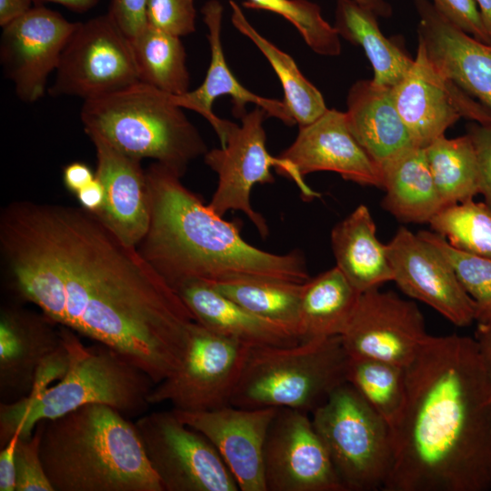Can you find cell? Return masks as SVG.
<instances>
[{
	"instance_id": "cell-6",
	"label": "cell",
	"mask_w": 491,
	"mask_h": 491,
	"mask_svg": "<svg viewBox=\"0 0 491 491\" xmlns=\"http://www.w3.org/2000/svg\"><path fill=\"white\" fill-rule=\"evenodd\" d=\"M85 132H95L122 153L150 158L183 176L207 146L174 95L138 81L84 101Z\"/></svg>"
},
{
	"instance_id": "cell-47",
	"label": "cell",
	"mask_w": 491,
	"mask_h": 491,
	"mask_svg": "<svg viewBox=\"0 0 491 491\" xmlns=\"http://www.w3.org/2000/svg\"><path fill=\"white\" fill-rule=\"evenodd\" d=\"M34 0H0V25L5 26L27 13Z\"/></svg>"
},
{
	"instance_id": "cell-34",
	"label": "cell",
	"mask_w": 491,
	"mask_h": 491,
	"mask_svg": "<svg viewBox=\"0 0 491 491\" xmlns=\"http://www.w3.org/2000/svg\"><path fill=\"white\" fill-rule=\"evenodd\" d=\"M347 383L392 426L406 401V367L360 357H351Z\"/></svg>"
},
{
	"instance_id": "cell-18",
	"label": "cell",
	"mask_w": 491,
	"mask_h": 491,
	"mask_svg": "<svg viewBox=\"0 0 491 491\" xmlns=\"http://www.w3.org/2000/svg\"><path fill=\"white\" fill-rule=\"evenodd\" d=\"M172 409L184 423L209 439L240 491H266L263 450L278 408H242L229 405L202 412Z\"/></svg>"
},
{
	"instance_id": "cell-48",
	"label": "cell",
	"mask_w": 491,
	"mask_h": 491,
	"mask_svg": "<svg viewBox=\"0 0 491 491\" xmlns=\"http://www.w3.org/2000/svg\"><path fill=\"white\" fill-rule=\"evenodd\" d=\"M361 5L373 11L377 16L390 17L393 13L391 5L386 0H355Z\"/></svg>"
},
{
	"instance_id": "cell-36",
	"label": "cell",
	"mask_w": 491,
	"mask_h": 491,
	"mask_svg": "<svg viewBox=\"0 0 491 491\" xmlns=\"http://www.w3.org/2000/svg\"><path fill=\"white\" fill-rule=\"evenodd\" d=\"M249 9L266 10L280 15L300 33L306 45L316 54L336 56L341 53L340 36L321 15L318 5L308 0H246Z\"/></svg>"
},
{
	"instance_id": "cell-45",
	"label": "cell",
	"mask_w": 491,
	"mask_h": 491,
	"mask_svg": "<svg viewBox=\"0 0 491 491\" xmlns=\"http://www.w3.org/2000/svg\"><path fill=\"white\" fill-rule=\"evenodd\" d=\"M80 206L84 209L98 214L105 204V190L101 182L95 178L75 194Z\"/></svg>"
},
{
	"instance_id": "cell-13",
	"label": "cell",
	"mask_w": 491,
	"mask_h": 491,
	"mask_svg": "<svg viewBox=\"0 0 491 491\" xmlns=\"http://www.w3.org/2000/svg\"><path fill=\"white\" fill-rule=\"evenodd\" d=\"M396 107L414 143L425 148L465 117L491 125V109L446 77L418 42L412 65L391 87Z\"/></svg>"
},
{
	"instance_id": "cell-23",
	"label": "cell",
	"mask_w": 491,
	"mask_h": 491,
	"mask_svg": "<svg viewBox=\"0 0 491 491\" xmlns=\"http://www.w3.org/2000/svg\"><path fill=\"white\" fill-rule=\"evenodd\" d=\"M223 6L217 0H209L203 8L204 22L207 28V40L211 58L203 83L194 91L174 95L183 108L193 110L204 116L215 131L221 145L230 123L216 116L212 110L215 99L221 95L232 98L233 114L240 119L246 113V105L263 108L269 117H276L287 125H296L283 100L258 95L246 89L233 75L227 65L221 41Z\"/></svg>"
},
{
	"instance_id": "cell-14",
	"label": "cell",
	"mask_w": 491,
	"mask_h": 491,
	"mask_svg": "<svg viewBox=\"0 0 491 491\" xmlns=\"http://www.w3.org/2000/svg\"><path fill=\"white\" fill-rule=\"evenodd\" d=\"M266 491H346L309 413L278 408L264 444Z\"/></svg>"
},
{
	"instance_id": "cell-12",
	"label": "cell",
	"mask_w": 491,
	"mask_h": 491,
	"mask_svg": "<svg viewBox=\"0 0 491 491\" xmlns=\"http://www.w3.org/2000/svg\"><path fill=\"white\" fill-rule=\"evenodd\" d=\"M138 81L131 39L107 12L77 23L62 52L48 93L85 101Z\"/></svg>"
},
{
	"instance_id": "cell-41",
	"label": "cell",
	"mask_w": 491,
	"mask_h": 491,
	"mask_svg": "<svg viewBox=\"0 0 491 491\" xmlns=\"http://www.w3.org/2000/svg\"><path fill=\"white\" fill-rule=\"evenodd\" d=\"M476 148L480 181V195L491 208V125L473 124L467 133Z\"/></svg>"
},
{
	"instance_id": "cell-38",
	"label": "cell",
	"mask_w": 491,
	"mask_h": 491,
	"mask_svg": "<svg viewBox=\"0 0 491 491\" xmlns=\"http://www.w3.org/2000/svg\"><path fill=\"white\" fill-rule=\"evenodd\" d=\"M42 422L28 438L19 437L15 449V491H55L40 456Z\"/></svg>"
},
{
	"instance_id": "cell-31",
	"label": "cell",
	"mask_w": 491,
	"mask_h": 491,
	"mask_svg": "<svg viewBox=\"0 0 491 491\" xmlns=\"http://www.w3.org/2000/svg\"><path fill=\"white\" fill-rule=\"evenodd\" d=\"M427 165L444 206L480 195L477 156L468 134L442 135L425 147Z\"/></svg>"
},
{
	"instance_id": "cell-2",
	"label": "cell",
	"mask_w": 491,
	"mask_h": 491,
	"mask_svg": "<svg viewBox=\"0 0 491 491\" xmlns=\"http://www.w3.org/2000/svg\"><path fill=\"white\" fill-rule=\"evenodd\" d=\"M406 385L382 490H490L491 383L475 338L429 335Z\"/></svg>"
},
{
	"instance_id": "cell-1",
	"label": "cell",
	"mask_w": 491,
	"mask_h": 491,
	"mask_svg": "<svg viewBox=\"0 0 491 491\" xmlns=\"http://www.w3.org/2000/svg\"><path fill=\"white\" fill-rule=\"evenodd\" d=\"M0 254L14 292L57 325L117 352L155 385L179 366L194 316L96 214L11 202L0 215Z\"/></svg>"
},
{
	"instance_id": "cell-33",
	"label": "cell",
	"mask_w": 491,
	"mask_h": 491,
	"mask_svg": "<svg viewBox=\"0 0 491 491\" xmlns=\"http://www.w3.org/2000/svg\"><path fill=\"white\" fill-rule=\"evenodd\" d=\"M303 284L241 279L209 286L253 314L288 327L299 337Z\"/></svg>"
},
{
	"instance_id": "cell-27",
	"label": "cell",
	"mask_w": 491,
	"mask_h": 491,
	"mask_svg": "<svg viewBox=\"0 0 491 491\" xmlns=\"http://www.w3.org/2000/svg\"><path fill=\"white\" fill-rule=\"evenodd\" d=\"M383 208L403 223L425 224L444 205L425 148L413 147L382 168Z\"/></svg>"
},
{
	"instance_id": "cell-42",
	"label": "cell",
	"mask_w": 491,
	"mask_h": 491,
	"mask_svg": "<svg viewBox=\"0 0 491 491\" xmlns=\"http://www.w3.org/2000/svg\"><path fill=\"white\" fill-rule=\"evenodd\" d=\"M148 0H111L108 13L122 29L133 39L147 25L146 5Z\"/></svg>"
},
{
	"instance_id": "cell-43",
	"label": "cell",
	"mask_w": 491,
	"mask_h": 491,
	"mask_svg": "<svg viewBox=\"0 0 491 491\" xmlns=\"http://www.w3.org/2000/svg\"><path fill=\"white\" fill-rule=\"evenodd\" d=\"M19 437L15 433L0 451V491H15V449Z\"/></svg>"
},
{
	"instance_id": "cell-17",
	"label": "cell",
	"mask_w": 491,
	"mask_h": 491,
	"mask_svg": "<svg viewBox=\"0 0 491 491\" xmlns=\"http://www.w3.org/2000/svg\"><path fill=\"white\" fill-rule=\"evenodd\" d=\"M394 280L411 298L431 306L457 326L476 321V305L446 257L418 234L397 229L386 244Z\"/></svg>"
},
{
	"instance_id": "cell-50",
	"label": "cell",
	"mask_w": 491,
	"mask_h": 491,
	"mask_svg": "<svg viewBox=\"0 0 491 491\" xmlns=\"http://www.w3.org/2000/svg\"><path fill=\"white\" fill-rule=\"evenodd\" d=\"M482 15L486 30L491 37V0H475Z\"/></svg>"
},
{
	"instance_id": "cell-8",
	"label": "cell",
	"mask_w": 491,
	"mask_h": 491,
	"mask_svg": "<svg viewBox=\"0 0 491 491\" xmlns=\"http://www.w3.org/2000/svg\"><path fill=\"white\" fill-rule=\"evenodd\" d=\"M346 491L383 489L394 446L390 426L349 383L311 413Z\"/></svg>"
},
{
	"instance_id": "cell-30",
	"label": "cell",
	"mask_w": 491,
	"mask_h": 491,
	"mask_svg": "<svg viewBox=\"0 0 491 491\" xmlns=\"http://www.w3.org/2000/svg\"><path fill=\"white\" fill-rule=\"evenodd\" d=\"M233 25L248 39L267 59L276 74L284 91V103L295 123L308 125L326 110L320 91L301 73L294 59L260 35L249 23L240 6L229 1Z\"/></svg>"
},
{
	"instance_id": "cell-40",
	"label": "cell",
	"mask_w": 491,
	"mask_h": 491,
	"mask_svg": "<svg viewBox=\"0 0 491 491\" xmlns=\"http://www.w3.org/2000/svg\"><path fill=\"white\" fill-rule=\"evenodd\" d=\"M454 25L475 39L491 45V37L475 0H430Z\"/></svg>"
},
{
	"instance_id": "cell-21",
	"label": "cell",
	"mask_w": 491,
	"mask_h": 491,
	"mask_svg": "<svg viewBox=\"0 0 491 491\" xmlns=\"http://www.w3.org/2000/svg\"><path fill=\"white\" fill-rule=\"evenodd\" d=\"M96 154L95 176L105 190L96 214L120 238L138 246L150 224V196L141 160L129 156L95 132H85Z\"/></svg>"
},
{
	"instance_id": "cell-44",
	"label": "cell",
	"mask_w": 491,
	"mask_h": 491,
	"mask_svg": "<svg viewBox=\"0 0 491 491\" xmlns=\"http://www.w3.org/2000/svg\"><path fill=\"white\" fill-rule=\"evenodd\" d=\"M95 178V173L85 163L72 162L63 169V183L75 195Z\"/></svg>"
},
{
	"instance_id": "cell-26",
	"label": "cell",
	"mask_w": 491,
	"mask_h": 491,
	"mask_svg": "<svg viewBox=\"0 0 491 491\" xmlns=\"http://www.w3.org/2000/svg\"><path fill=\"white\" fill-rule=\"evenodd\" d=\"M336 266L360 293L394 280L386 244L376 236L368 207L357 205L331 231Z\"/></svg>"
},
{
	"instance_id": "cell-10",
	"label": "cell",
	"mask_w": 491,
	"mask_h": 491,
	"mask_svg": "<svg viewBox=\"0 0 491 491\" xmlns=\"http://www.w3.org/2000/svg\"><path fill=\"white\" fill-rule=\"evenodd\" d=\"M249 349L195 320L179 366L154 386L149 404L170 403L174 409L184 412L211 411L231 405Z\"/></svg>"
},
{
	"instance_id": "cell-11",
	"label": "cell",
	"mask_w": 491,
	"mask_h": 491,
	"mask_svg": "<svg viewBox=\"0 0 491 491\" xmlns=\"http://www.w3.org/2000/svg\"><path fill=\"white\" fill-rule=\"evenodd\" d=\"M135 425L164 491H240L214 445L173 409L142 415Z\"/></svg>"
},
{
	"instance_id": "cell-46",
	"label": "cell",
	"mask_w": 491,
	"mask_h": 491,
	"mask_svg": "<svg viewBox=\"0 0 491 491\" xmlns=\"http://www.w3.org/2000/svg\"><path fill=\"white\" fill-rule=\"evenodd\" d=\"M474 338L483 366L491 383V322L487 324H477Z\"/></svg>"
},
{
	"instance_id": "cell-16",
	"label": "cell",
	"mask_w": 491,
	"mask_h": 491,
	"mask_svg": "<svg viewBox=\"0 0 491 491\" xmlns=\"http://www.w3.org/2000/svg\"><path fill=\"white\" fill-rule=\"evenodd\" d=\"M77 23L43 5H35L3 27L0 62L17 97L34 103L43 97L47 79Z\"/></svg>"
},
{
	"instance_id": "cell-4",
	"label": "cell",
	"mask_w": 491,
	"mask_h": 491,
	"mask_svg": "<svg viewBox=\"0 0 491 491\" xmlns=\"http://www.w3.org/2000/svg\"><path fill=\"white\" fill-rule=\"evenodd\" d=\"M40 456L55 491H164L135 423L87 404L41 421Z\"/></svg>"
},
{
	"instance_id": "cell-9",
	"label": "cell",
	"mask_w": 491,
	"mask_h": 491,
	"mask_svg": "<svg viewBox=\"0 0 491 491\" xmlns=\"http://www.w3.org/2000/svg\"><path fill=\"white\" fill-rule=\"evenodd\" d=\"M266 117V112L256 106L241 118L240 125L230 122L221 147L208 150L204 155L206 165L218 176L209 207L220 216L230 210L243 212L263 238L267 237L269 228L264 216L251 205L253 186L274 183L271 168L293 180L298 187L306 183L293 165L269 154L263 125Z\"/></svg>"
},
{
	"instance_id": "cell-22",
	"label": "cell",
	"mask_w": 491,
	"mask_h": 491,
	"mask_svg": "<svg viewBox=\"0 0 491 491\" xmlns=\"http://www.w3.org/2000/svg\"><path fill=\"white\" fill-rule=\"evenodd\" d=\"M62 348L59 325L44 313L3 307L0 314L2 397L12 396L15 402L27 396L39 369Z\"/></svg>"
},
{
	"instance_id": "cell-20",
	"label": "cell",
	"mask_w": 491,
	"mask_h": 491,
	"mask_svg": "<svg viewBox=\"0 0 491 491\" xmlns=\"http://www.w3.org/2000/svg\"><path fill=\"white\" fill-rule=\"evenodd\" d=\"M418 42L435 66L491 109V45L480 42L441 14L428 0H415Z\"/></svg>"
},
{
	"instance_id": "cell-37",
	"label": "cell",
	"mask_w": 491,
	"mask_h": 491,
	"mask_svg": "<svg viewBox=\"0 0 491 491\" xmlns=\"http://www.w3.org/2000/svg\"><path fill=\"white\" fill-rule=\"evenodd\" d=\"M436 247L455 270L460 283L476 305V322H491V258L471 255L451 246L433 231L417 233Z\"/></svg>"
},
{
	"instance_id": "cell-35",
	"label": "cell",
	"mask_w": 491,
	"mask_h": 491,
	"mask_svg": "<svg viewBox=\"0 0 491 491\" xmlns=\"http://www.w3.org/2000/svg\"><path fill=\"white\" fill-rule=\"evenodd\" d=\"M428 224L454 248L491 258V208L484 201L444 206Z\"/></svg>"
},
{
	"instance_id": "cell-39",
	"label": "cell",
	"mask_w": 491,
	"mask_h": 491,
	"mask_svg": "<svg viewBox=\"0 0 491 491\" xmlns=\"http://www.w3.org/2000/svg\"><path fill=\"white\" fill-rule=\"evenodd\" d=\"M145 16L147 25L180 37L195 31L194 0H148Z\"/></svg>"
},
{
	"instance_id": "cell-7",
	"label": "cell",
	"mask_w": 491,
	"mask_h": 491,
	"mask_svg": "<svg viewBox=\"0 0 491 491\" xmlns=\"http://www.w3.org/2000/svg\"><path fill=\"white\" fill-rule=\"evenodd\" d=\"M349 361L341 336L290 346L252 347L230 404L311 414L347 382Z\"/></svg>"
},
{
	"instance_id": "cell-24",
	"label": "cell",
	"mask_w": 491,
	"mask_h": 491,
	"mask_svg": "<svg viewBox=\"0 0 491 491\" xmlns=\"http://www.w3.org/2000/svg\"><path fill=\"white\" fill-rule=\"evenodd\" d=\"M346 105L350 131L380 169L416 146L396 107L391 87L372 79L356 81L348 91Z\"/></svg>"
},
{
	"instance_id": "cell-3",
	"label": "cell",
	"mask_w": 491,
	"mask_h": 491,
	"mask_svg": "<svg viewBox=\"0 0 491 491\" xmlns=\"http://www.w3.org/2000/svg\"><path fill=\"white\" fill-rule=\"evenodd\" d=\"M145 173L150 224L137 248L175 291L196 282L266 279L303 284L310 278L301 252L278 255L248 244L238 223L215 214L174 170L155 162Z\"/></svg>"
},
{
	"instance_id": "cell-15",
	"label": "cell",
	"mask_w": 491,
	"mask_h": 491,
	"mask_svg": "<svg viewBox=\"0 0 491 491\" xmlns=\"http://www.w3.org/2000/svg\"><path fill=\"white\" fill-rule=\"evenodd\" d=\"M429 335L415 302L374 288L360 294L341 336L351 357L380 360L406 367Z\"/></svg>"
},
{
	"instance_id": "cell-29",
	"label": "cell",
	"mask_w": 491,
	"mask_h": 491,
	"mask_svg": "<svg viewBox=\"0 0 491 491\" xmlns=\"http://www.w3.org/2000/svg\"><path fill=\"white\" fill-rule=\"evenodd\" d=\"M377 15L355 0H337L335 25L340 37L360 45L374 69L373 82L393 87L406 75L414 59L379 28Z\"/></svg>"
},
{
	"instance_id": "cell-5",
	"label": "cell",
	"mask_w": 491,
	"mask_h": 491,
	"mask_svg": "<svg viewBox=\"0 0 491 491\" xmlns=\"http://www.w3.org/2000/svg\"><path fill=\"white\" fill-rule=\"evenodd\" d=\"M59 328L67 354L66 369L51 386L13 403H1V446L15 433L28 438L41 421L87 404L107 405L125 416L143 415L150 406L148 396L155 384L143 370L113 349L98 343L87 346L70 328Z\"/></svg>"
},
{
	"instance_id": "cell-25",
	"label": "cell",
	"mask_w": 491,
	"mask_h": 491,
	"mask_svg": "<svg viewBox=\"0 0 491 491\" xmlns=\"http://www.w3.org/2000/svg\"><path fill=\"white\" fill-rule=\"evenodd\" d=\"M176 292L197 323L243 346L252 348L300 343L288 327L253 314L207 284L189 283Z\"/></svg>"
},
{
	"instance_id": "cell-28",
	"label": "cell",
	"mask_w": 491,
	"mask_h": 491,
	"mask_svg": "<svg viewBox=\"0 0 491 491\" xmlns=\"http://www.w3.org/2000/svg\"><path fill=\"white\" fill-rule=\"evenodd\" d=\"M360 292L334 266L303 284L299 310L300 342L342 336Z\"/></svg>"
},
{
	"instance_id": "cell-32",
	"label": "cell",
	"mask_w": 491,
	"mask_h": 491,
	"mask_svg": "<svg viewBox=\"0 0 491 491\" xmlns=\"http://www.w3.org/2000/svg\"><path fill=\"white\" fill-rule=\"evenodd\" d=\"M139 81L173 95L189 91L181 37L149 25L131 39Z\"/></svg>"
},
{
	"instance_id": "cell-19",
	"label": "cell",
	"mask_w": 491,
	"mask_h": 491,
	"mask_svg": "<svg viewBox=\"0 0 491 491\" xmlns=\"http://www.w3.org/2000/svg\"><path fill=\"white\" fill-rule=\"evenodd\" d=\"M279 157L302 176L329 171L345 180L382 188V172L356 141L345 112L328 109L312 123L299 126L296 138Z\"/></svg>"
},
{
	"instance_id": "cell-49",
	"label": "cell",
	"mask_w": 491,
	"mask_h": 491,
	"mask_svg": "<svg viewBox=\"0 0 491 491\" xmlns=\"http://www.w3.org/2000/svg\"><path fill=\"white\" fill-rule=\"evenodd\" d=\"M59 4L73 12L85 13L95 7L100 0H46Z\"/></svg>"
}]
</instances>
